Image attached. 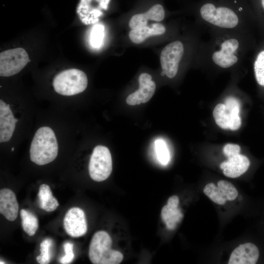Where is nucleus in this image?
I'll use <instances>...</instances> for the list:
<instances>
[{"instance_id":"nucleus-21","label":"nucleus","mask_w":264,"mask_h":264,"mask_svg":"<svg viewBox=\"0 0 264 264\" xmlns=\"http://www.w3.org/2000/svg\"><path fill=\"white\" fill-rule=\"evenodd\" d=\"M203 193L214 202L223 205L227 199L219 187H216L213 183H209L205 185Z\"/></svg>"},{"instance_id":"nucleus-24","label":"nucleus","mask_w":264,"mask_h":264,"mask_svg":"<svg viewBox=\"0 0 264 264\" xmlns=\"http://www.w3.org/2000/svg\"><path fill=\"white\" fill-rule=\"evenodd\" d=\"M154 145L158 160L162 164L166 165L170 160V154L166 143L162 139H157Z\"/></svg>"},{"instance_id":"nucleus-29","label":"nucleus","mask_w":264,"mask_h":264,"mask_svg":"<svg viewBox=\"0 0 264 264\" xmlns=\"http://www.w3.org/2000/svg\"><path fill=\"white\" fill-rule=\"evenodd\" d=\"M179 203V198L177 196L174 195L170 197L167 201V204L174 206H178Z\"/></svg>"},{"instance_id":"nucleus-28","label":"nucleus","mask_w":264,"mask_h":264,"mask_svg":"<svg viewBox=\"0 0 264 264\" xmlns=\"http://www.w3.org/2000/svg\"><path fill=\"white\" fill-rule=\"evenodd\" d=\"M241 148L237 144L228 143L223 148V153L227 158L240 154Z\"/></svg>"},{"instance_id":"nucleus-20","label":"nucleus","mask_w":264,"mask_h":264,"mask_svg":"<svg viewBox=\"0 0 264 264\" xmlns=\"http://www.w3.org/2000/svg\"><path fill=\"white\" fill-rule=\"evenodd\" d=\"M213 115L216 124L223 129H229L230 115L226 111L224 104L220 103L214 108Z\"/></svg>"},{"instance_id":"nucleus-5","label":"nucleus","mask_w":264,"mask_h":264,"mask_svg":"<svg viewBox=\"0 0 264 264\" xmlns=\"http://www.w3.org/2000/svg\"><path fill=\"white\" fill-rule=\"evenodd\" d=\"M200 13L205 21L223 28H233L237 26L239 22L238 16L232 9L225 7L216 8L210 3L203 5Z\"/></svg>"},{"instance_id":"nucleus-17","label":"nucleus","mask_w":264,"mask_h":264,"mask_svg":"<svg viewBox=\"0 0 264 264\" xmlns=\"http://www.w3.org/2000/svg\"><path fill=\"white\" fill-rule=\"evenodd\" d=\"M161 217L166 228L168 230H174L183 218V215L178 207L167 203L162 208Z\"/></svg>"},{"instance_id":"nucleus-12","label":"nucleus","mask_w":264,"mask_h":264,"mask_svg":"<svg viewBox=\"0 0 264 264\" xmlns=\"http://www.w3.org/2000/svg\"><path fill=\"white\" fill-rule=\"evenodd\" d=\"M18 119L14 117L10 105L0 100V142H6L11 138Z\"/></svg>"},{"instance_id":"nucleus-30","label":"nucleus","mask_w":264,"mask_h":264,"mask_svg":"<svg viewBox=\"0 0 264 264\" xmlns=\"http://www.w3.org/2000/svg\"><path fill=\"white\" fill-rule=\"evenodd\" d=\"M262 4L264 9V0H262Z\"/></svg>"},{"instance_id":"nucleus-15","label":"nucleus","mask_w":264,"mask_h":264,"mask_svg":"<svg viewBox=\"0 0 264 264\" xmlns=\"http://www.w3.org/2000/svg\"><path fill=\"white\" fill-rule=\"evenodd\" d=\"M165 17L163 6L159 4L154 5L147 12L133 15L129 23L132 29L146 26L149 20L155 22L162 21Z\"/></svg>"},{"instance_id":"nucleus-6","label":"nucleus","mask_w":264,"mask_h":264,"mask_svg":"<svg viewBox=\"0 0 264 264\" xmlns=\"http://www.w3.org/2000/svg\"><path fill=\"white\" fill-rule=\"evenodd\" d=\"M29 62L28 54L22 48L5 50L0 54V75H14L21 71Z\"/></svg>"},{"instance_id":"nucleus-11","label":"nucleus","mask_w":264,"mask_h":264,"mask_svg":"<svg viewBox=\"0 0 264 264\" xmlns=\"http://www.w3.org/2000/svg\"><path fill=\"white\" fill-rule=\"evenodd\" d=\"M259 257V249L251 242L241 244L231 253L229 264H255Z\"/></svg>"},{"instance_id":"nucleus-27","label":"nucleus","mask_w":264,"mask_h":264,"mask_svg":"<svg viewBox=\"0 0 264 264\" xmlns=\"http://www.w3.org/2000/svg\"><path fill=\"white\" fill-rule=\"evenodd\" d=\"M65 255L61 258L60 263L62 264H70L74 259V254L73 251V244L66 242L64 245Z\"/></svg>"},{"instance_id":"nucleus-18","label":"nucleus","mask_w":264,"mask_h":264,"mask_svg":"<svg viewBox=\"0 0 264 264\" xmlns=\"http://www.w3.org/2000/svg\"><path fill=\"white\" fill-rule=\"evenodd\" d=\"M38 197L40 207L46 212H52L59 205L57 199L53 196L50 187L46 184L40 186Z\"/></svg>"},{"instance_id":"nucleus-19","label":"nucleus","mask_w":264,"mask_h":264,"mask_svg":"<svg viewBox=\"0 0 264 264\" xmlns=\"http://www.w3.org/2000/svg\"><path fill=\"white\" fill-rule=\"evenodd\" d=\"M20 216L23 231L30 236L35 235L39 226L37 217L30 211L24 209L21 210Z\"/></svg>"},{"instance_id":"nucleus-32","label":"nucleus","mask_w":264,"mask_h":264,"mask_svg":"<svg viewBox=\"0 0 264 264\" xmlns=\"http://www.w3.org/2000/svg\"><path fill=\"white\" fill-rule=\"evenodd\" d=\"M14 150V148H12V151H13Z\"/></svg>"},{"instance_id":"nucleus-1","label":"nucleus","mask_w":264,"mask_h":264,"mask_svg":"<svg viewBox=\"0 0 264 264\" xmlns=\"http://www.w3.org/2000/svg\"><path fill=\"white\" fill-rule=\"evenodd\" d=\"M58 145L54 131L48 127L40 128L31 143L29 154L32 162L44 165L53 161L57 157Z\"/></svg>"},{"instance_id":"nucleus-9","label":"nucleus","mask_w":264,"mask_h":264,"mask_svg":"<svg viewBox=\"0 0 264 264\" xmlns=\"http://www.w3.org/2000/svg\"><path fill=\"white\" fill-rule=\"evenodd\" d=\"M239 47V42L235 38H229L221 44L219 50L213 52L212 55L213 62L220 67L227 68L236 64L238 61L235 55Z\"/></svg>"},{"instance_id":"nucleus-8","label":"nucleus","mask_w":264,"mask_h":264,"mask_svg":"<svg viewBox=\"0 0 264 264\" xmlns=\"http://www.w3.org/2000/svg\"><path fill=\"white\" fill-rule=\"evenodd\" d=\"M63 223L66 232L72 237H81L87 232L88 227L85 212L79 207H72L67 211Z\"/></svg>"},{"instance_id":"nucleus-7","label":"nucleus","mask_w":264,"mask_h":264,"mask_svg":"<svg viewBox=\"0 0 264 264\" xmlns=\"http://www.w3.org/2000/svg\"><path fill=\"white\" fill-rule=\"evenodd\" d=\"M183 53V45L179 41L169 44L162 49L160 64L163 71L168 78H173L176 75Z\"/></svg>"},{"instance_id":"nucleus-26","label":"nucleus","mask_w":264,"mask_h":264,"mask_svg":"<svg viewBox=\"0 0 264 264\" xmlns=\"http://www.w3.org/2000/svg\"><path fill=\"white\" fill-rule=\"evenodd\" d=\"M104 36V27L101 24H96L92 28L90 35V43L92 46L99 47L103 42Z\"/></svg>"},{"instance_id":"nucleus-14","label":"nucleus","mask_w":264,"mask_h":264,"mask_svg":"<svg viewBox=\"0 0 264 264\" xmlns=\"http://www.w3.org/2000/svg\"><path fill=\"white\" fill-rule=\"evenodd\" d=\"M19 204L15 193L10 189L0 190V213L7 220H15L18 214Z\"/></svg>"},{"instance_id":"nucleus-13","label":"nucleus","mask_w":264,"mask_h":264,"mask_svg":"<svg viewBox=\"0 0 264 264\" xmlns=\"http://www.w3.org/2000/svg\"><path fill=\"white\" fill-rule=\"evenodd\" d=\"M249 165L248 158L239 154L222 162L220 165V168L223 170V173L226 176L236 178L244 173Z\"/></svg>"},{"instance_id":"nucleus-25","label":"nucleus","mask_w":264,"mask_h":264,"mask_svg":"<svg viewBox=\"0 0 264 264\" xmlns=\"http://www.w3.org/2000/svg\"><path fill=\"white\" fill-rule=\"evenodd\" d=\"M218 186L225 196L227 200L232 201L237 198L238 191L231 182L221 180L218 182Z\"/></svg>"},{"instance_id":"nucleus-2","label":"nucleus","mask_w":264,"mask_h":264,"mask_svg":"<svg viewBox=\"0 0 264 264\" xmlns=\"http://www.w3.org/2000/svg\"><path fill=\"white\" fill-rule=\"evenodd\" d=\"M112 240L105 231L93 235L89 246L88 257L93 264H119L123 259L120 252L111 249Z\"/></svg>"},{"instance_id":"nucleus-3","label":"nucleus","mask_w":264,"mask_h":264,"mask_svg":"<svg viewBox=\"0 0 264 264\" xmlns=\"http://www.w3.org/2000/svg\"><path fill=\"white\" fill-rule=\"evenodd\" d=\"M88 78L83 71L72 68L64 70L54 78L53 86L55 91L62 95L71 96L84 91Z\"/></svg>"},{"instance_id":"nucleus-23","label":"nucleus","mask_w":264,"mask_h":264,"mask_svg":"<svg viewBox=\"0 0 264 264\" xmlns=\"http://www.w3.org/2000/svg\"><path fill=\"white\" fill-rule=\"evenodd\" d=\"M52 240L49 239L44 240L40 243L41 255L37 257L36 260L40 264H47L51 259L50 248Z\"/></svg>"},{"instance_id":"nucleus-22","label":"nucleus","mask_w":264,"mask_h":264,"mask_svg":"<svg viewBox=\"0 0 264 264\" xmlns=\"http://www.w3.org/2000/svg\"><path fill=\"white\" fill-rule=\"evenodd\" d=\"M254 70L257 83L264 87V50L258 55L254 62Z\"/></svg>"},{"instance_id":"nucleus-10","label":"nucleus","mask_w":264,"mask_h":264,"mask_svg":"<svg viewBox=\"0 0 264 264\" xmlns=\"http://www.w3.org/2000/svg\"><path fill=\"white\" fill-rule=\"evenodd\" d=\"M152 76L146 73L140 74L139 77V88L133 93L130 94L126 99L129 105H139L148 102L154 95L155 90V84L152 80Z\"/></svg>"},{"instance_id":"nucleus-31","label":"nucleus","mask_w":264,"mask_h":264,"mask_svg":"<svg viewBox=\"0 0 264 264\" xmlns=\"http://www.w3.org/2000/svg\"><path fill=\"white\" fill-rule=\"evenodd\" d=\"M0 264H5V263H3V262H2L1 261H0Z\"/></svg>"},{"instance_id":"nucleus-4","label":"nucleus","mask_w":264,"mask_h":264,"mask_svg":"<svg viewBox=\"0 0 264 264\" xmlns=\"http://www.w3.org/2000/svg\"><path fill=\"white\" fill-rule=\"evenodd\" d=\"M112 170L111 155L109 149L102 145L96 146L91 155L88 172L91 178L100 182L107 179Z\"/></svg>"},{"instance_id":"nucleus-16","label":"nucleus","mask_w":264,"mask_h":264,"mask_svg":"<svg viewBox=\"0 0 264 264\" xmlns=\"http://www.w3.org/2000/svg\"><path fill=\"white\" fill-rule=\"evenodd\" d=\"M165 30L163 24L155 23L150 27L145 26L132 29L129 33V38L133 43L140 44L150 36L164 34Z\"/></svg>"}]
</instances>
